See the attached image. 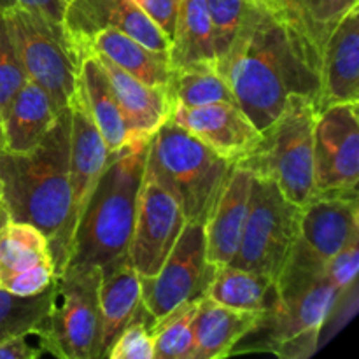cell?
I'll use <instances>...</instances> for the list:
<instances>
[{
  "instance_id": "1",
  "label": "cell",
  "mask_w": 359,
  "mask_h": 359,
  "mask_svg": "<svg viewBox=\"0 0 359 359\" xmlns=\"http://www.w3.org/2000/svg\"><path fill=\"white\" fill-rule=\"evenodd\" d=\"M216 69L238 107L262 133L279 118L291 95L318 105L321 49L305 28L265 0H256L251 16L226 55L217 60Z\"/></svg>"
},
{
  "instance_id": "2",
  "label": "cell",
  "mask_w": 359,
  "mask_h": 359,
  "mask_svg": "<svg viewBox=\"0 0 359 359\" xmlns=\"http://www.w3.org/2000/svg\"><path fill=\"white\" fill-rule=\"evenodd\" d=\"M70 107L60 111L39 146L27 153H0L2 203L9 219L28 223L56 245L70 209Z\"/></svg>"
},
{
  "instance_id": "3",
  "label": "cell",
  "mask_w": 359,
  "mask_h": 359,
  "mask_svg": "<svg viewBox=\"0 0 359 359\" xmlns=\"http://www.w3.org/2000/svg\"><path fill=\"white\" fill-rule=\"evenodd\" d=\"M149 140H133L109 151L107 163L74 230L67 266H104L128 255Z\"/></svg>"
},
{
  "instance_id": "4",
  "label": "cell",
  "mask_w": 359,
  "mask_h": 359,
  "mask_svg": "<svg viewBox=\"0 0 359 359\" xmlns=\"http://www.w3.org/2000/svg\"><path fill=\"white\" fill-rule=\"evenodd\" d=\"M233 167L172 119L149 140L146 168L175 193L186 221L205 224Z\"/></svg>"
},
{
  "instance_id": "5",
  "label": "cell",
  "mask_w": 359,
  "mask_h": 359,
  "mask_svg": "<svg viewBox=\"0 0 359 359\" xmlns=\"http://www.w3.org/2000/svg\"><path fill=\"white\" fill-rule=\"evenodd\" d=\"M318 105L291 95L262 142L238 163L252 175L276 182L290 202L304 207L314 191V123Z\"/></svg>"
},
{
  "instance_id": "6",
  "label": "cell",
  "mask_w": 359,
  "mask_h": 359,
  "mask_svg": "<svg viewBox=\"0 0 359 359\" xmlns=\"http://www.w3.org/2000/svg\"><path fill=\"white\" fill-rule=\"evenodd\" d=\"M100 266H67L55 276L48 311L51 354L100 359Z\"/></svg>"
},
{
  "instance_id": "7",
  "label": "cell",
  "mask_w": 359,
  "mask_h": 359,
  "mask_svg": "<svg viewBox=\"0 0 359 359\" xmlns=\"http://www.w3.org/2000/svg\"><path fill=\"white\" fill-rule=\"evenodd\" d=\"M300 214L302 207L290 202L276 182L252 175L248 217L231 265L269 276L277 283L298 238Z\"/></svg>"
},
{
  "instance_id": "8",
  "label": "cell",
  "mask_w": 359,
  "mask_h": 359,
  "mask_svg": "<svg viewBox=\"0 0 359 359\" xmlns=\"http://www.w3.org/2000/svg\"><path fill=\"white\" fill-rule=\"evenodd\" d=\"M28 81L41 86L60 109L77 93L81 62L62 23L27 9L4 11Z\"/></svg>"
},
{
  "instance_id": "9",
  "label": "cell",
  "mask_w": 359,
  "mask_h": 359,
  "mask_svg": "<svg viewBox=\"0 0 359 359\" xmlns=\"http://www.w3.org/2000/svg\"><path fill=\"white\" fill-rule=\"evenodd\" d=\"M216 269L207 262L203 224L186 221L156 276L140 277V304L156 321L181 304L205 297Z\"/></svg>"
},
{
  "instance_id": "10",
  "label": "cell",
  "mask_w": 359,
  "mask_h": 359,
  "mask_svg": "<svg viewBox=\"0 0 359 359\" xmlns=\"http://www.w3.org/2000/svg\"><path fill=\"white\" fill-rule=\"evenodd\" d=\"M184 224V212L175 193L146 168L128 245V259L140 277L156 276Z\"/></svg>"
},
{
  "instance_id": "11",
  "label": "cell",
  "mask_w": 359,
  "mask_h": 359,
  "mask_svg": "<svg viewBox=\"0 0 359 359\" xmlns=\"http://www.w3.org/2000/svg\"><path fill=\"white\" fill-rule=\"evenodd\" d=\"M358 104L344 102L319 109L314 123V191H358Z\"/></svg>"
},
{
  "instance_id": "12",
  "label": "cell",
  "mask_w": 359,
  "mask_h": 359,
  "mask_svg": "<svg viewBox=\"0 0 359 359\" xmlns=\"http://www.w3.org/2000/svg\"><path fill=\"white\" fill-rule=\"evenodd\" d=\"M109 149L102 139L100 132L90 118L86 105L79 91L70 104V158H69V186L70 209L65 226L55 248L51 249L55 273L65 270L70 255L72 235L77 226L81 212L107 163Z\"/></svg>"
},
{
  "instance_id": "13",
  "label": "cell",
  "mask_w": 359,
  "mask_h": 359,
  "mask_svg": "<svg viewBox=\"0 0 359 359\" xmlns=\"http://www.w3.org/2000/svg\"><path fill=\"white\" fill-rule=\"evenodd\" d=\"M62 25L79 62L91 39L107 28L130 35L151 51H170V41L133 0H67Z\"/></svg>"
},
{
  "instance_id": "14",
  "label": "cell",
  "mask_w": 359,
  "mask_h": 359,
  "mask_svg": "<svg viewBox=\"0 0 359 359\" xmlns=\"http://www.w3.org/2000/svg\"><path fill=\"white\" fill-rule=\"evenodd\" d=\"M48 238L28 223L11 221L0 230V287L20 297L48 290L55 280Z\"/></svg>"
},
{
  "instance_id": "15",
  "label": "cell",
  "mask_w": 359,
  "mask_h": 359,
  "mask_svg": "<svg viewBox=\"0 0 359 359\" xmlns=\"http://www.w3.org/2000/svg\"><path fill=\"white\" fill-rule=\"evenodd\" d=\"M168 119L188 130L214 153L231 163H238L249 156L263 137L237 104L226 102L200 107H177L170 112Z\"/></svg>"
},
{
  "instance_id": "16",
  "label": "cell",
  "mask_w": 359,
  "mask_h": 359,
  "mask_svg": "<svg viewBox=\"0 0 359 359\" xmlns=\"http://www.w3.org/2000/svg\"><path fill=\"white\" fill-rule=\"evenodd\" d=\"M356 235L358 191L319 193L302 207L298 238L323 262H328Z\"/></svg>"
},
{
  "instance_id": "17",
  "label": "cell",
  "mask_w": 359,
  "mask_h": 359,
  "mask_svg": "<svg viewBox=\"0 0 359 359\" xmlns=\"http://www.w3.org/2000/svg\"><path fill=\"white\" fill-rule=\"evenodd\" d=\"M359 6L353 7L325 39L321 48V90L318 109L359 104Z\"/></svg>"
},
{
  "instance_id": "18",
  "label": "cell",
  "mask_w": 359,
  "mask_h": 359,
  "mask_svg": "<svg viewBox=\"0 0 359 359\" xmlns=\"http://www.w3.org/2000/svg\"><path fill=\"white\" fill-rule=\"evenodd\" d=\"M251 182V172L235 165L209 219L203 224L207 262L210 265H231L237 255L249 210Z\"/></svg>"
},
{
  "instance_id": "19",
  "label": "cell",
  "mask_w": 359,
  "mask_h": 359,
  "mask_svg": "<svg viewBox=\"0 0 359 359\" xmlns=\"http://www.w3.org/2000/svg\"><path fill=\"white\" fill-rule=\"evenodd\" d=\"M95 56L100 60L102 67L111 81L112 91L121 107L133 140L151 139L153 133L170 116V105H168L165 86L146 84L126 70L119 69L105 56Z\"/></svg>"
},
{
  "instance_id": "20",
  "label": "cell",
  "mask_w": 359,
  "mask_h": 359,
  "mask_svg": "<svg viewBox=\"0 0 359 359\" xmlns=\"http://www.w3.org/2000/svg\"><path fill=\"white\" fill-rule=\"evenodd\" d=\"M100 359H104L116 337L140 307V276L130 263L128 255L100 266Z\"/></svg>"
},
{
  "instance_id": "21",
  "label": "cell",
  "mask_w": 359,
  "mask_h": 359,
  "mask_svg": "<svg viewBox=\"0 0 359 359\" xmlns=\"http://www.w3.org/2000/svg\"><path fill=\"white\" fill-rule=\"evenodd\" d=\"M62 109L32 81H27L2 116L4 140L9 153H27L41 144Z\"/></svg>"
},
{
  "instance_id": "22",
  "label": "cell",
  "mask_w": 359,
  "mask_h": 359,
  "mask_svg": "<svg viewBox=\"0 0 359 359\" xmlns=\"http://www.w3.org/2000/svg\"><path fill=\"white\" fill-rule=\"evenodd\" d=\"M77 91L109 151H118L133 142L111 81L95 55L86 56L81 62Z\"/></svg>"
},
{
  "instance_id": "23",
  "label": "cell",
  "mask_w": 359,
  "mask_h": 359,
  "mask_svg": "<svg viewBox=\"0 0 359 359\" xmlns=\"http://www.w3.org/2000/svg\"><path fill=\"white\" fill-rule=\"evenodd\" d=\"M259 312L235 311L216 304L210 298H200L193 333H195V358L193 359H217L231 354L235 344L248 335L256 323Z\"/></svg>"
},
{
  "instance_id": "24",
  "label": "cell",
  "mask_w": 359,
  "mask_h": 359,
  "mask_svg": "<svg viewBox=\"0 0 359 359\" xmlns=\"http://www.w3.org/2000/svg\"><path fill=\"white\" fill-rule=\"evenodd\" d=\"M205 297L235 311L259 314L273 311L280 304L277 283L272 277L233 265L217 266Z\"/></svg>"
},
{
  "instance_id": "25",
  "label": "cell",
  "mask_w": 359,
  "mask_h": 359,
  "mask_svg": "<svg viewBox=\"0 0 359 359\" xmlns=\"http://www.w3.org/2000/svg\"><path fill=\"white\" fill-rule=\"evenodd\" d=\"M90 55H102L119 69L126 70L137 79L151 86H165L170 77V62L165 53L151 51L119 30H102L88 44L84 58ZM83 58V60H84Z\"/></svg>"
},
{
  "instance_id": "26",
  "label": "cell",
  "mask_w": 359,
  "mask_h": 359,
  "mask_svg": "<svg viewBox=\"0 0 359 359\" xmlns=\"http://www.w3.org/2000/svg\"><path fill=\"white\" fill-rule=\"evenodd\" d=\"M212 21L207 0H181L170 39V69L216 65Z\"/></svg>"
},
{
  "instance_id": "27",
  "label": "cell",
  "mask_w": 359,
  "mask_h": 359,
  "mask_svg": "<svg viewBox=\"0 0 359 359\" xmlns=\"http://www.w3.org/2000/svg\"><path fill=\"white\" fill-rule=\"evenodd\" d=\"M170 112L177 107H200V105L237 104L226 79L216 65H196L172 69L165 84Z\"/></svg>"
},
{
  "instance_id": "28",
  "label": "cell",
  "mask_w": 359,
  "mask_h": 359,
  "mask_svg": "<svg viewBox=\"0 0 359 359\" xmlns=\"http://www.w3.org/2000/svg\"><path fill=\"white\" fill-rule=\"evenodd\" d=\"M198 300L186 302L156 319L151 326L154 359H193L195 358V319Z\"/></svg>"
},
{
  "instance_id": "29",
  "label": "cell",
  "mask_w": 359,
  "mask_h": 359,
  "mask_svg": "<svg viewBox=\"0 0 359 359\" xmlns=\"http://www.w3.org/2000/svg\"><path fill=\"white\" fill-rule=\"evenodd\" d=\"M51 286L32 297H20L0 287V342L46 321L51 300Z\"/></svg>"
},
{
  "instance_id": "30",
  "label": "cell",
  "mask_w": 359,
  "mask_h": 359,
  "mask_svg": "<svg viewBox=\"0 0 359 359\" xmlns=\"http://www.w3.org/2000/svg\"><path fill=\"white\" fill-rule=\"evenodd\" d=\"M255 6L256 0H207L217 60L231 48Z\"/></svg>"
},
{
  "instance_id": "31",
  "label": "cell",
  "mask_w": 359,
  "mask_h": 359,
  "mask_svg": "<svg viewBox=\"0 0 359 359\" xmlns=\"http://www.w3.org/2000/svg\"><path fill=\"white\" fill-rule=\"evenodd\" d=\"M27 81L6 13L0 9V118Z\"/></svg>"
},
{
  "instance_id": "32",
  "label": "cell",
  "mask_w": 359,
  "mask_h": 359,
  "mask_svg": "<svg viewBox=\"0 0 359 359\" xmlns=\"http://www.w3.org/2000/svg\"><path fill=\"white\" fill-rule=\"evenodd\" d=\"M149 319L153 316L144 309H137L135 316L132 321L123 328V332L116 337L114 344L109 349V359H154V347H153V337H151V326Z\"/></svg>"
},
{
  "instance_id": "33",
  "label": "cell",
  "mask_w": 359,
  "mask_h": 359,
  "mask_svg": "<svg viewBox=\"0 0 359 359\" xmlns=\"http://www.w3.org/2000/svg\"><path fill=\"white\" fill-rule=\"evenodd\" d=\"M358 6L359 0H300L305 28L319 49L332 28Z\"/></svg>"
},
{
  "instance_id": "34",
  "label": "cell",
  "mask_w": 359,
  "mask_h": 359,
  "mask_svg": "<svg viewBox=\"0 0 359 359\" xmlns=\"http://www.w3.org/2000/svg\"><path fill=\"white\" fill-rule=\"evenodd\" d=\"M44 354H51L48 318L25 333L0 342V359H37Z\"/></svg>"
},
{
  "instance_id": "35",
  "label": "cell",
  "mask_w": 359,
  "mask_h": 359,
  "mask_svg": "<svg viewBox=\"0 0 359 359\" xmlns=\"http://www.w3.org/2000/svg\"><path fill=\"white\" fill-rule=\"evenodd\" d=\"M358 312V280H354L346 290H340L333 300L332 309L326 314L319 328V347L325 346L332 337H335Z\"/></svg>"
},
{
  "instance_id": "36",
  "label": "cell",
  "mask_w": 359,
  "mask_h": 359,
  "mask_svg": "<svg viewBox=\"0 0 359 359\" xmlns=\"http://www.w3.org/2000/svg\"><path fill=\"white\" fill-rule=\"evenodd\" d=\"M359 269V235L353 237L346 248L340 249L337 255L326 262L325 277L337 287L346 290L347 286L358 280Z\"/></svg>"
},
{
  "instance_id": "37",
  "label": "cell",
  "mask_w": 359,
  "mask_h": 359,
  "mask_svg": "<svg viewBox=\"0 0 359 359\" xmlns=\"http://www.w3.org/2000/svg\"><path fill=\"white\" fill-rule=\"evenodd\" d=\"M170 41L174 35L181 0H133Z\"/></svg>"
},
{
  "instance_id": "38",
  "label": "cell",
  "mask_w": 359,
  "mask_h": 359,
  "mask_svg": "<svg viewBox=\"0 0 359 359\" xmlns=\"http://www.w3.org/2000/svg\"><path fill=\"white\" fill-rule=\"evenodd\" d=\"M67 0H0V9H27L42 14L48 20L62 23Z\"/></svg>"
},
{
  "instance_id": "39",
  "label": "cell",
  "mask_w": 359,
  "mask_h": 359,
  "mask_svg": "<svg viewBox=\"0 0 359 359\" xmlns=\"http://www.w3.org/2000/svg\"><path fill=\"white\" fill-rule=\"evenodd\" d=\"M265 2H269L270 6H273L276 9L283 11V13L286 14L291 21H294V23L300 25L302 28H305L304 16H302L300 0H265ZM305 30H307V28H305Z\"/></svg>"
},
{
  "instance_id": "40",
  "label": "cell",
  "mask_w": 359,
  "mask_h": 359,
  "mask_svg": "<svg viewBox=\"0 0 359 359\" xmlns=\"http://www.w3.org/2000/svg\"><path fill=\"white\" fill-rule=\"evenodd\" d=\"M7 223H9V212H7L6 205L0 202V230H2Z\"/></svg>"
},
{
  "instance_id": "41",
  "label": "cell",
  "mask_w": 359,
  "mask_h": 359,
  "mask_svg": "<svg viewBox=\"0 0 359 359\" xmlns=\"http://www.w3.org/2000/svg\"><path fill=\"white\" fill-rule=\"evenodd\" d=\"M6 151V140H4V128H2V118H0V153Z\"/></svg>"
},
{
  "instance_id": "42",
  "label": "cell",
  "mask_w": 359,
  "mask_h": 359,
  "mask_svg": "<svg viewBox=\"0 0 359 359\" xmlns=\"http://www.w3.org/2000/svg\"><path fill=\"white\" fill-rule=\"evenodd\" d=\"M0 202H2V181H0Z\"/></svg>"
}]
</instances>
